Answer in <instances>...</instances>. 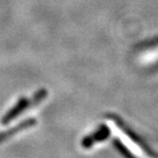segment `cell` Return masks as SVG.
<instances>
[{"instance_id":"cell-1","label":"cell","mask_w":158,"mask_h":158,"mask_svg":"<svg viewBox=\"0 0 158 158\" xmlns=\"http://www.w3.org/2000/svg\"><path fill=\"white\" fill-rule=\"evenodd\" d=\"M46 94H47V91L45 89H40L39 91H37V93L34 94L32 97V99L21 98V99L15 103V105L3 115V117L1 119L2 124H8L9 122L15 120L18 116H20L24 111H26L27 109L38 105L40 102H42V101L45 99Z\"/></svg>"},{"instance_id":"cell-2","label":"cell","mask_w":158,"mask_h":158,"mask_svg":"<svg viewBox=\"0 0 158 158\" xmlns=\"http://www.w3.org/2000/svg\"><path fill=\"white\" fill-rule=\"evenodd\" d=\"M35 124H36V120L34 118H29V119H26V120H24V121H22L21 123H19L18 125L14 126V127L7 129V131H1L0 132V144L5 142L6 140H8V139H10L11 137H14L18 132L23 131L25 129L29 128Z\"/></svg>"}]
</instances>
